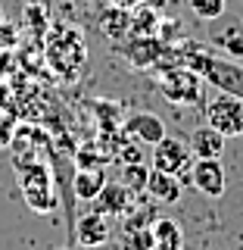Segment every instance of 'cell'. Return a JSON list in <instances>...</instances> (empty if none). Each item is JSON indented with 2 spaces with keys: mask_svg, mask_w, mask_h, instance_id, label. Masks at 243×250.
I'll list each match as a JSON object with an SVG mask.
<instances>
[{
  "mask_svg": "<svg viewBox=\"0 0 243 250\" xmlns=\"http://www.w3.org/2000/svg\"><path fill=\"white\" fill-rule=\"evenodd\" d=\"M47 66L53 69V72H59V78H78V72L84 69V60H88V47H84V38L81 31L66 25V22H56V25L50 28V35H47Z\"/></svg>",
  "mask_w": 243,
  "mask_h": 250,
  "instance_id": "cell-1",
  "label": "cell"
},
{
  "mask_svg": "<svg viewBox=\"0 0 243 250\" xmlns=\"http://www.w3.org/2000/svg\"><path fill=\"white\" fill-rule=\"evenodd\" d=\"M16 172H19V188L25 194V203L35 213H50L59 207L56 194H53V169L41 160H16Z\"/></svg>",
  "mask_w": 243,
  "mask_h": 250,
  "instance_id": "cell-2",
  "label": "cell"
},
{
  "mask_svg": "<svg viewBox=\"0 0 243 250\" xmlns=\"http://www.w3.org/2000/svg\"><path fill=\"white\" fill-rule=\"evenodd\" d=\"M156 84L166 94L171 104H184V106H197L203 100V75L193 72L184 62H171V66L156 69Z\"/></svg>",
  "mask_w": 243,
  "mask_h": 250,
  "instance_id": "cell-3",
  "label": "cell"
},
{
  "mask_svg": "<svg viewBox=\"0 0 243 250\" xmlns=\"http://www.w3.org/2000/svg\"><path fill=\"white\" fill-rule=\"evenodd\" d=\"M203 116H206V125H212L224 138H240L243 135V100L234 97V94L218 91V97H212L206 104Z\"/></svg>",
  "mask_w": 243,
  "mask_h": 250,
  "instance_id": "cell-4",
  "label": "cell"
},
{
  "mask_svg": "<svg viewBox=\"0 0 243 250\" xmlns=\"http://www.w3.org/2000/svg\"><path fill=\"white\" fill-rule=\"evenodd\" d=\"M153 169L168 172V175H187L193 166V153L190 144H184L181 138H162L159 144H153V156H150Z\"/></svg>",
  "mask_w": 243,
  "mask_h": 250,
  "instance_id": "cell-5",
  "label": "cell"
},
{
  "mask_svg": "<svg viewBox=\"0 0 243 250\" xmlns=\"http://www.w3.org/2000/svg\"><path fill=\"white\" fill-rule=\"evenodd\" d=\"M166 41L159 35H128L125 41H119V53L131 62L134 69H153L166 53Z\"/></svg>",
  "mask_w": 243,
  "mask_h": 250,
  "instance_id": "cell-6",
  "label": "cell"
},
{
  "mask_svg": "<svg viewBox=\"0 0 243 250\" xmlns=\"http://www.w3.org/2000/svg\"><path fill=\"white\" fill-rule=\"evenodd\" d=\"M187 178H190V185L197 188L200 194H206V197H212V200L222 197L224 188H228V175H224L222 160H193Z\"/></svg>",
  "mask_w": 243,
  "mask_h": 250,
  "instance_id": "cell-7",
  "label": "cell"
},
{
  "mask_svg": "<svg viewBox=\"0 0 243 250\" xmlns=\"http://www.w3.org/2000/svg\"><path fill=\"white\" fill-rule=\"evenodd\" d=\"M109 238H112L109 216L97 213V209L81 216V219H75V225H72V241L81 247H103V244H109Z\"/></svg>",
  "mask_w": 243,
  "mask_h": 250,
  "instance_id": "cell-8",
  "label": "cell"
},
{
  "mask_svg": "<svg viewBox=\"0 0 243 250\" xmlns=\"http://www.w3.org/2000/svg\"><path fill=\"white\" fill-rule=\"evenodd\" d=\"M122 128H125V135L134 138L137 144H150V147L166 138V122L156 113H131Z\"/></svg>",
  "mask_w": 243,
  "mask_h": 250,
  "instance_id": "cell-9",
  "label": "cell"
},
{
  "mask_svg": "<svg viewBox=\"0 0 243 250\" xmlns=\"http://www.w3.org/2000/svg\"><path fill=\"white\" fill-rule=\"evenodd\" d=\"M91 203H93V209L103 213V216H125L131 207H134V194H131L122 182H106Z\"/></svg>",
  "mask_w": 243,
  "mask_h": 250,
  "instance_id": "cell-10",
  "label": "cell"
},
{
  "mask_svg": "<svg viewBox=\"0 0 243 250\" xmlns=\"http://www.w3.org/2000/svg\"><path fill=\"white\" fill-rule=\"evenodd\" d=\"M224 138L222 131H215L212 125H200V128H193V135H190V153H193V160H222V153H224Z\"/></svg>",
  "mask_w": 243,
  "mask_h": 250,
  "instance_id": "cell-11",
  "label": "cell"
},
{
  "mask_svg": "<svg viewBox=\"0 0 243 250\" xmlns=\"http://www.w3.org/2000/svg\"><path fill=\"white\" fill-rule=\"evenodd\" d=\"M144 194H150L153 203H178L181 200V178L168 175V172H159V169H150Z\"/></svg>",
  "mask_w": 243,
  "mask_h": 250,
  "instance_id": "cell-12",
  "label": "cell"
},
{
  "mask_svg": "<svg viewBox=\"0 0 243 250\" xmlns=\"http://www.w3.org/2000/svg\"><path fill=\"white\" fill-rule=\"evenodd\" d=\"M153 250H184V229L175 219H153Z\"/></svg>",
  "mask_w": 243,
  "mask_h": 250,
  "instance_id": "cell-13",
  "label": "cell"
},
{
  "mask_svg": "<svg viewBox=\"0 0 243 250\" xmlns=\"http://www.w3.org/2000/svg\"><path fill=\"white\" fill-rule=\"evenodd\" d=\"M100 31L109 38V41H125L131 35V10H119V6H106L100 13Z\"/></svg>",
  "mask_w": 243,
  "mask_h": 250,
  "instance_id": "cell-14",
  "label": "cell"
},
{
  "mask_svg": "<svg viewBox=\"0 0 243 250\" xmlns=\"http://www.w3.org/2000/svg\"><path fill=\"white\" fill-rule=\"evenodd\" d=\"M103 185H106V172L103 169H78L75 178H72V194L78 200H93Z\"/></svg>",
  "mask_w": 243,
  "mask_h": 250,
  "instance_id": "cell-15",
  "label": "cell"
},
{
  "mask_svg": "<svg viewBox=\"0 0 243 250\" xmlns=\"http://www.w3.org/2000/svg\"><path fill=\"white\" fill-rule=\"evenodd\" d=\"M159 10L150 3H137L131 10V35H156L159 31Z\"/></svg>",
  "mask_w": 243,
  "mask_h": 250,
  "instance_id": "cell-16",
  "label": "cell"
},
{
  "mask_svg": "<svg viewBox=\"0 0 243 250\" xmlns=\"http://www.w3.org/2000/svg\"><path fill=\"white\" fill-rule=\"evenodd\" d=\"M122 247L125 250H153V229L150 225H125Z\"/></svg>",
  "mask_w": 243,
  "mask_h": 250,
  "instance_id": "cell-17",
  "label": "cell"
},
{
  "mask_svg": "<svg viewBox=\"0 0 243 250\" xmlns=\"http://www.w3.org/2000/svg\"><path fill=\"white\" fill-rule=\"evenodd\" d=\"M147 175H150V169L144 166V163H125L122 166V185L128 188L134 197L147 191Z\"/></svg>",
  "mask_w": 243,
  "mask_h": 250,
  "instance_id": "cell-18",
  "label": "cell"
},
{
  "mask_svg": "<svg viewBox=\"0 0 243 250\" xmlns=\"http://www.w3.org/2000/svg\"><path fill=\"white\" fill-rule=\"evenodd\" d=\"M190 3V10L197 19L203 22H215V19H222L224 10H228V0H187Z\"/></svg>",
  "mask_w": 243,
  "mask_h": 250,
  "instance_id": "cell-19",
  "label": "cell"
},
{
  "mask_svg": "<svg viewBox=\"0 0 243 250\" xmlns=\"http://www.w3.org/2000/svg\"><path fill=\"white\" fill-rule=\"evenodd\" d=\"M13 135H16V125H13V119L0 116V150L13 144Z\"/></svg>",
  "mask_w": 243,
  "mask_h": 250,
  "instance_id": "cell-20",
  "label": "cell"
},
{
  "mask_svg": "<svg viewBox=\"0 0 243 250\" xmlns=\"http://www.w3.org/2000/svg\"><path fill=\"white\" fill-rule=\"evenodd\" d=\"M119 160H122V166L125 163H144V153H140L134 144H122L119 147Z\"/></svg>",
  "mask_w": 243,
  "mask_h": 250,
  "instance_id": "cell-21",
  "label": "cell"
},
{
  "mask_svg": "<svg viewBox=\"0 0 243 250\" xmlns=\"http://www.w3.org/2000/svg\"><path fill=\"white\" fill-rule=\"evenodd\" d=\"M224 47H228V53H234V57H240L243 53V38L240 35H234V38H228V41H222Z\"/></svg>",
  "mask_w": 243,
  "mask_h": 250,
  "instance_id": "cell-22",
  "label": "cell"
},
{
  "mask_svg": "<svg viewBox=\"0 0 243 250\" xmlns=\"http://www.w3.org/2000/svg\"><path fill=\"white\" fill-rule=\"evenodd\" d=\"M109 6H119V10H134L137 3H144V0H106Z\"/></svg>",
  "mask_w": 243,
  "mask_h": 250,
  "instance_id": "cell-23",
  "label": "cell"
},
{
  "mask_svg": "<svg viewBox=\"0 0 243 250\" xmlns=\"http://www.w3.org/2000/svg\"><path fill=\"white\" fill-rule=\"evenodd\" d=\"M144 3H150V6H156V10H166V6H171V3H178V0H144Z\"/></svg>",
  "mask_w": 243,
  "mask_h": 250,
  "instance_id": "cell-24",
  "label": "cell"
},
{
  "mask_svg": "<svg viewBox=\"0 0 243 250\" xmlns=\"http://www.w3.org/2000/svg\"><path fill=\"white\" fill-rule=\"evenodd\" d=\"M59 250H112L109 244H103V247H81V244H69V247H59Z\"/></svg>",
  "mask_w": 243,
  "mask_h": 250,
  "instance_id": "cell-25",
  "label": "cell"
}]
</instances>
